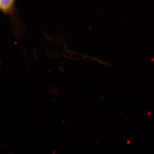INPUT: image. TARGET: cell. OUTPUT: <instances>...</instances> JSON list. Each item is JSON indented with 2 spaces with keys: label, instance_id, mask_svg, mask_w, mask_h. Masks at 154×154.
Segmentation results:
<instances>
[{
  "label": "cell",
  "instance_id": "cell-1",
  "mask_svg": "<svg viewBox=\"0 0 154 154\" xmlns=\"http://www.w3.org/2000/svg\"><path fill=\"white\" fill-rule=\"evenodd\" d=\"M16 0H0V11L10 14L14 12Z\"/></svg>",
  "mask_w": 154,
  "mask_h": 154
}]
</instances>
